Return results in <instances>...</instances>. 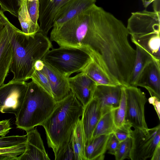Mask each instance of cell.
<instances>
[{"instance_id":"1","label":"cell","mask_w":160,"mask_h":160,"mask_svg":"<svg viewBox=\"0 0 160 160\" xmlns=\"http://www.w3.org/2000/svg\"><path fill=\"white\" fill-rule=\"evenodd\" d=\"M128 30L123 22L97 6L90 20L82 42L91 58L114 82L130 86L136 57L128 40Z\"/></svg>"},{"instance_id":"2","label":"cell","mask_w":160,"mask_h":160,"mask_svg":"<svg viewBox=\"0 0 160 160\" xmlns=\"http://www.w3.org/2000/svg\"><path fill=\"white\" fill-rule=\"evenodd\" d=\"M0 18L6 28L13 49L10 71L14 81H26L33 72V66L38 60L42 59L53 46L48 38L38 32L27 35L17 28L0 9Z\"/></svg>"},{"instance_id":"3","label":"cell","mask_w":160,"mask_h":160,"mask_svg":"<svg viewBox=\"0 0 160 160\" xmlns=\"http://www.w3.org/2000/svg\"><path fill=\"white\" fill-rule=\"evenodd\" d=\"M84 107L71 92L57 102L53 111L41 124L44 128L48 147L55 160H60L70 142L73 128L82 116Z\"/></svg>"},{"instance_id":"4","label":"cell","mask_w":160,"mask_h":160,"mask_svg":"<svg viewBox=\"0 0 160 160\" xmlns=\"http://www.w3.org/2000/svg\"><path fill=\"white\" fill-rule=\"evenodd\" d=\"M57 102L53 97L32 80L20 110L16 116L17 128L26 131L41 125L53 111Z\"/></svg>"},{"instance_id":"5","label":"cell","mask_w":160,"mask_h":160,"mask_svg":"<svg viewBox=\"0 0 160 160\" xmlns=\"http://www.w3.org/2000/svg\"><path fill=\"white\" fill-rule=\"evenodd\" d=\"M91 59L85 47L52 48L42 59L67 78L73 73L82 72Z\"/></svg>"},{"instance_id":"6","label":"cell","mask_w":160,"mask_h":160,"mask_svg":"<svg viewBox=\"0 0 160 160\" xmlns=\"http://www.w3.org/2000/svg\"><path fill=\"white\" fill-rule=\"evenodd\" d=\"M127 28L132 41L148 38L160 32V12L146 10L132 13Z\"/></svg>"},{"instance_id":"7","label":"cell","mask_w":160,"mask_h":160,"mask_svg":"<svg viewBox=\"0 0 160 160\" xmlns=\"http://www.w3.org/2000/svg\"><path fill=\"white\" fill-rule=\"evenodd\" d=\"M131 137L132 144L130 159L146 160L152 157L160 143V125L146 130L134 128L132 131Z\"/></svg>"},{"instance_id":"8","label":"cell","mask_w":160,"mask_h":160,"mask_svg":"<svg viewBox=\"0 0 160 160\" xmlns=\"http://www.w3.org/2000/svg\"><path fill=\"white\" fill-rule=\"evenodd\" d=\"M124 87L126 98L125 122L134 128L147 130L148 128L145 119L144 109L148 99L145 93L137 87Z\"/></svg>"},{"instance_id":"9","label":"cell","mask_w":160,"mask_h":160,"mask_svg":"<svg viewBox=\"0 0 160 160\" xmlns=\"http://www.w3.org/2000/svg\"><path fill=\"white\" fill-rule=\"evenodd\" d=\"M28 82L11 80L0 88V112L16 116L22 106Z\"/></svg>"},{"instance_id":"10","label":"cell","mask_w":160,"mask_h":160,"mask_svg":"<svg viewBox=\"0 0 160 160\" xmlns=\"http://www.w3.org/2000/svg\"><path fill=\"white\" fill-rule=\"evenodd\" d=\"M122 88L120 85H97L93 98L97 101L102 116L119 106L121 98Z\"/></svg>"},{"instance_id":"11","label":"cell","mask_w":160,"mask_h":160,"mask_svg":"<svg viewBox=\"0 0 160 160\" xmlns=\"http://www.w3.org/2000/svg\"><path fill=\"white\" fill-rule=\"evenodd\" d=\"M68 79L71 92L84 107L93 98L96 83L82 72Z\"/></svg>"},{"instance_id":"12","label":"cell","mask_w":160,"mask_h":160,"mask_svg":"<svg viewBox=\"0 0 160 160\" xmlns=\"http://www.w3.org/2000/svg\"><path fill=\"white\" fill-rule=\"evenodd\" d=\"M26 132L25 150L18 160H50L37 129L34 128Z\"/></svg>"},{"instance_id":"13","label":"cell","mask_w":160,"mask_h":160,"mask_svg":"<svg viewBox=\"0 0 160 160\" xmlns=\"http://www.w3.org/2000/svg\"><path fill=\"white\" fill-rule=\"evenodd\" d=\"M43 62L44 66L41 71L48 79L53 98L56 102L60 101L71 92L68 78L52 66Z\"/></svg>"},{"instance_id":"14","label":"cell","mask_w":160,"mask_h":160,"mask_svg":"<svg viewBox=\"0 0 160 160\" xmlns=\"http://www.w3.org/2000/svg\"><path fill=\"white\" fill-rule=\"evenodd\" d=\"M70 0H38L39 20L40 32L47 36L53 25L54 16L58 9Z\"/></svg>"},{"instance_id":"15","label":"cell","mask_w":160,"mask_h":160,"mask_svg":"<svg viewBox=\"0 0 160 160\" xmlns=\"http://www.w3.org/2000/svg\"><path fill=\"white\" fill-rule=\"evenodd\" d=\"M96 0H70L62 5L56 12L52 27H57L74 18L95 3Z\"/></svg>"},{"instance_id":"16","label":"cell","mask_w":160,"mask_h":160,"mask_svg":"<svg viewBox=\"0 0 160 160\" xmlns=\"http://www.w3.org/2000/svg\"><path fill=\"white\" fill-rule=\"evenodd\" d=\"M83 107L81 119L86 146L91 141L94 131L102 115L98 102L94 98Z\"/></svg>"},{"instance_id":"17","label":"cell","mask_w":160,"mask_h":160,"mask_svg":"<svg viewBox=\"0 0 160 160\" xmlns=\"http://www.w3.org/2000/svg\"><path fill=\"white\" fill-rule=\"evenodd\" d=\"M13 49L5 26L0 31V88L10 71Z\"/></svg>"},{"instance_id":"18","label":"cell","mask_w":160,"mask_h":160,"mask_svg":"<svg viewBox=\"0 0 160 160\" xmlns=\"http://www.w3.org/2000/svg\"><path fill=\"white\" fill-rule=\"evenodd\" d=\"M138 86L160 95V64L154 60L151 62L142 73Z\"/></svg>"},{"instance_id":"19","label":"cell","mask_w":160,"mask_h":160,"mask_svg":"<svg viewBox=\"0 0 160 160\" xmlns=\"http://www.w3.org/2000/svg\"><path fill=\"white\" fill-rule=\"evenodd\" d=\"M136 46V57L130 81V86L138 87L139 81L147 66L154 60L150 54L138 45Z\"/></svg>"},{"instance_id":"20","label":"cell","mask_w":160,"mask_h":160,"mask_svg":"<svg viewBox=\"0 0 160 160\" xmlns=\"http://www.w3.org/2000/svg\"><path fill=\"white\" fill-rule=\"evenodd\" d=\"M109 135H102L92 139L84 148L86 160H102L107 151V145Z\"/></svg>"},{"instance_id":"21","label":"cell","mask_w":160,"mask_h":160,"mask_svg":"<svg viewBox=\"0 0 160 160\" xmlns=\"http://www.w3.org/2000/svg\"><path fill=\"white\" fill-rule=\"evenodd\" d=\"M82 72L93 80L96 83L97 85H119L112 81L98 63L92 58L90 61Z\"/></svg>"},{"instance_id":"22","label":"cell","mask_w":160,"mask_h":160,"mask_svg":"<svg viewBox=\"0 0 160 160\" xmlns=\"http://www.w3.org/2000/svg\"><path fill=\"white\" fill-rule=\"evenodd\" d=\"M70 142L73 151L75 160H86L85 138L81 119H78L74 127Z\"/></svg>"},{"instance_id":"23","label":"cell","mask_w":160,"mask_h":160,"mask_svg":"<svg viewBox=\"0 0 160 160\" xmlns=\"http://www.w3.org/2000/svg\"><path fill=\"white\" fill-rule=\"evenodd\" d=\"M18 17L21 24L22 31L27 35H33L39 30V24L32 21L28 10L26 0H22L18 13Z\"/></svg>"},{"instance_id":"24","label":"cell","mask_w":160,"mask_h":160,"mask_svg":"<svg viewBox=\"0 0 160 160\" xmlns=\"http://www.w3.org/2000/svg\"><path fill=\"white\" fill-rule=\"evenodd\" d=\"M115 128L111 111L101 116L94 131L92 139L102 135H110Z\"/></svg>"},{"instance_id":"25","label":"cell","mask_w":160,"mask_h":160,"mask_svg":"<svg viewBox=\"0 0 160 160\" xmlns=\"http://www.w3.org/2000/svg\"><path fill=\"white\" fill-rule=\"evenodd\" d=\"M112 111L114 122L116 127H119L125 123L126 98L124 87L122 86L121 98L119 106Z\"/></svg>"},{"instance_id":"26","label":"cell","mask_w":160,"mask_h":160,"mask_svg":"<svg viewBox=\"0 0 160 160\" xmlns=\"http://www.w3.org/2000/svg\"><path fill=\"white\" fill-rule=\"evenodd\" d=\"M26 142L10 147L0 148V160H18V156L25 151Z\"/></svg>"},{"instance_id":"27","label":"cell","mask_w":160,"mask_h":160,"mask_svg":"<svg viewBox=\"0 0 160 160\" xmlns=\"http://www.w3.org/2000/svg\"><path fill=\"white\" fill-rule=\"evenodd\" d=\"M132 144L131 136L120 142L118 148L114 155L116 160L130 159Z\"/></svg>"},{"instance_id":"28","label":"cell","mask_w":160,"mask_h":160,"mask_svg":"<svg viewBox=\"0 0 160 160\" xmlns=\"http://www.w3.org/2000/svg\"><path fill=\"white\" fill-rule=\"evenodd\" d=\"M22 0H0V10L3 12H8L16 17L18 16V11Z\"/></svg>"},{"instance_id":"29","label":"cell","mask_w":160,"mask_h":160,"mask_svg":"<svg viewBox=\"0 0 160 160\" xmlns=\"http://www.w3.org/2000/svg\"><path fill=\"white\" fill-rule=\"evenodd\" d=\"M31 79L53 97L51 89L48 79L41 71L34 70L31 77Z\"/></svg>"},{"instance_id":"30","label":"cell","mask_w":160,"mask_h":160,"mask_svg":"<svg viewBox=\"0 0 160 160\" xmlns=\"http://www.w3.org/2000/svg\"><path fill=\"white\" fill-rule=\"evenodd\" d=\"M27 135H12L0 138V148L12 147L26 142Z\"/></svg>"},{"instance_id":"31","label":"cell","mask_w":160,"mask_h":160,"mask_svg":"<svg viewBox=\"0 0 160 160\" xmlns=\"http://www.w3.org/2000/svg\"><path fill=\"white\" fill-rule=\"evenodd\" d=\"M132 127L131 124L125 122L121 126L118 128L116 127L113 133L120 142L131 136L132 130L131 129Z\"/></svg>"},{"instance_id":"32","label":"cell","mask_w":160,"mask_h":160,"mask_svg":"<svg viewBox=\"0 0 160 160\" xmlns=\"http://www.w3.org/2000/svg\"><path fill=\"white\" fill-rule=\"evenodd\" d=\"M120 142L113 133L111 134L109 136L107 145V150L108 153L114 155L118 147Z\"/></svg>"},{"instance_id":"33","label":"cell","mask_w":160,"mask_h":160,"mask_svg":"<svg viewBox=\"0 0 160 160\" xmlns=\"http://www.w3.org/2000/svg\"><path fill=\"white\" fill-rule=\"evenodd\" d=\"M11 129L10 119H5L0 121V137L6 136Z\"/></svg>"},{"instance_id":"34","label":"cell","mask_w":160,"mask_h":160,"mask_svg":"<svg viewBox=\"0 0 160 160\" xmlns=\"http://www.w3.org/2000/svg\"><path fill=\"white\" fill-rule=\"evenodd\" d=\"M75 160L74 154L70 142L68 143L66 150L62 155L60 160Z\"/></svg>"},{"instance_id":"35","label":"cell","mask_w":160,"mask_h":160,"mask_svg":"<svg viewBox=\"0 0 160 160\" xmlns=\"http://www.w3.org/2000/svg\"><path fill=\"white\" fill-rule=\"evenodd\" d=\"M160 98L151 96L148 99L150 103L152 104L157 113L159 119H160Z\"/></svg>"},{"instance_id":"36","label":"cell","mask_w":160,"mask_h":160,"mask_svg":"<svg viewBox=\"0 0 160 160\" xmlns=\"http://www.w3.org/2000/svg\"><path fill=\"white\" fill-rule=\"evenodd\" d=\"M44 66V63L42 59L37 60L34 63L33 69L38 71H41L43 69Z\"/></svg>"},{"instance_id":"37","label":"cell","mask_w":160,"mask_h":160,"mask_svg":"<svg viewBox=\"0 0 160 160\" xmlns=\"http://www.w3.org/2000/svg\"><path fill=\"white\" fill-rule=\"evenodd\" d=\"M160 143L155 150L151 157V160H160Z\"/></svg>"},{"instance_id":"38","label":"cell","mask_w":160,"mask_h":160,"mask_svg":"<svg viewBox=\"0 0 160 160\" xmlns=\"http://www.w3.org/2000/svg\"><path fill=\"white\" fill-rule=\"evenodd\" d=\"M152 2L154 11L160 12V0H155Z\"/></svg>"},{"instance_id":"39","label":"cell","mask_w":160,"mask_h":160,"mask_svg":"<svg viewBox=\"0 0 160 160\" xmlns=\"http://www.w3.org/2000/svg\"><path fill=\"white\" fill-rule=\"evenodd\" d=\"M155 0H141L143 5L145 8H147Z\"/></svg>"},{"instance_id":"40","label":"cell","mask_w":160,"mask_h":160,"mask_svg":"<svg viewBox=\"0 0 160 160\" xmlns=\"http://www.w3.org/2000/svg\"><path fill=\"white\" fill-rule=\"evenodd\" d=\"M4 27V23L0 18V31Z\"/></svg>"}]
</instances>
